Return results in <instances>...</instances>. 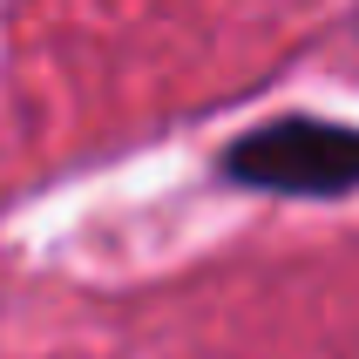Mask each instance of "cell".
<instances>
[{
  "label": "cell",
  "mask_w": 359,
  "mask_h": 359,
  "mask_svg": "<svg viewBox=\"0 0 359 359\" xmlns=\"http://www.w3.org/2000/svg\"><path fill=\"white\" fill-rule=\"evenodd\" d=\"M224 170L258 190H292V197H332L359 183V129H332V122L292 116L271 122L258 136H244L224 149Z\"/></svg>",
  "instance_id": "1"
}]
</instances>
